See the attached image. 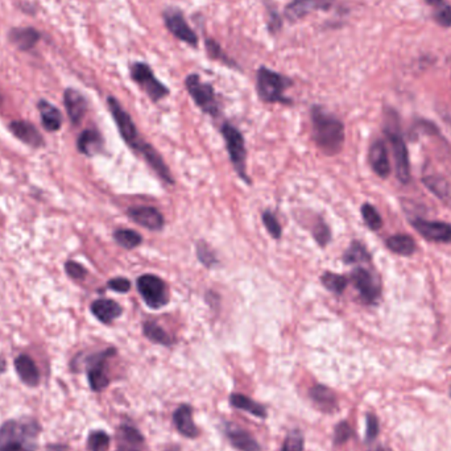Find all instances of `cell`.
Listing matches in <instances>:
<instances>
[{
  "instance_id": "6da1fadb",
  "label": "cell",
  "mask_w": 451,
  "mask_h": 451,
  "mask_svg": "<svg viewBox=\"0 0 451 451\" xmlns=\"http://www.w3.org/2000/svg\"><path fill=\"white\" fill-rule=\"evenodd\" d=\"M313 138L324 155H337L344 143V126L334 115L324 111L322 107L311 109Z\"/></svg>"
},
{
  "instance_id": "7a4b0ae2",
  "label": "cell",
  "mask_w": 451,
  "mask_h": 451,
  "mask_svg": "<svg viewBox=\"0 0 451 451\" xmlns=\"http://www.w3.org/2000/svg\"><path fill=\"white\" fill-rule=\"evenodd\" d=\"M37 434L34 421H7L0 428V451H34Z\"/></svg>"
},
{
  "instance_id": "3957f363",
  "label": "cell",
  "mask_w": 451,
  "mask_h": 451,
  "mask_svg": "<svg viewBox=\"0 0 451 451\" xmlns=\"http://www.w3.org/2000/svg\"><path fill=\"white\" fill-rule=\"evenodd\" d=\"M292 86V80L274 72L270 67L261 66L256 74V91L265 103H283L290 104L292 100L285 97V90Z\"/></svg>"
},
{
  "instance_id": "277c9868",
  "label": "cell",
  "mask_w": 451,
  "mask_h": 451,
  "mask_svg": "<svg viewBox=\"0 0 451 451\" xmlns=\"http://www.w3.org/2000/svg\"><path fill=\"white\" fill-rule=\"evenodd\" d=\"M107 104H109L110 113L113 115L115 124L119 129V133L123 138V140L132 149L138 151L142 155L148 143H145L144 140L140 138L138 129H136L132 118L129 116V113L122 107V104L116 100V98L109 97Z\"/></svg>"
},
{
  "instance_id": "5b68a950",
  "label": "cell",
  "mask_w": 451,
  "mask_h": 451,
  "mask_svg": "<svg viewBox=\"0 0 451 451\" xmlns=\"http://www.w3.org/2000/svg\"><path fill=\"white\" fill-rule=\"evenodd\" d=\"M185 86H186L188 93L193 99L194 103L204 113H208L212 118L219 116V113H221L219 103L217 100L214 87L210 83L202 81L198 74L193 73L185 78Z\"/></svg>"
},
{
  "instance_id": "8992f818",
  "label": "cell",
  "mask_w": 451,
  "mask_h": 451,
  "mask_svg": "<svg viewBox=\"0 0 451 451\" xmlns=\"http://www.w3.org/2000/svg\"><path fill=\"white\" fill-rule=\"evenodd\" d=\"M129 74L152 102H159L169 96V89L156 78L149 65L139 61L133 63L129 66Z\"/></svg>"
},
{
  "instance_id": "52a82bcc",
  "label": "cell",
  "mask_w": 451,
  "mask_h": 451,
  "mask_svg": "<svg viewBox=\"0 0 451 451\" xmlns=\"http://www.w3.org/2000/svg\"><path fill=\"white\" fill-rule=\"evenodd\" d=\"M222 135L225 138L228 156L231 159V162H232L238 176L242 178L244 182L250 184L251 179L247 176V169H245L247 152H245V144H244V138H243L242 133L232 124L225 123L222 126Z\"/></svg>"
},
{
  "instance_id": "ba28073f",
  "label": "cell",
  "mask_w": 451,
  "mask_h": 451,
  "mask_svg": "<svg viewBox=\"0 0 451 451\" xmlns=\"http://www.w3.org/2000/svg\"><path fill=\"white\" fill-rule=\"evenodd\" d=\"M138 290L151 309H162L169 301V293L164 280L156 274H143L138 278Z\"/></svg>"
},
{
  "instance_id": "9c48e42d",
  "label": "cell",
  "mask_w": 451,
  "mask_h": 451,
  "mask_svg": "<svg viewBox=\"0 0 451 451\" xmlns=\"http://www.w3.org/2000/svg\"><path fill=\"white\" fill-rule=\"evenodd\" d=\"M386 133H387L388 139H389L390 145H392L397 178L403 184H408L409 179H410V166H409L408 149H406V145L404 143L403 138H402L399 129H395L393 122L390 119V115H389V119H388Z\"/></svg>"
},
{
  "instance_id": "30bf717a",
  "label": "cell",
  "mask_w": 451,
  "mask_h": 451,
  "mask_svg": "<svg viewBox=\"0 0 451 451\" xmlns=\"http://www.w3.org/2000/svg\"><path fill=\"white\" fill-rule=\"evenodd\" d=\"M162 17H164L165 27L176 38L193 48L198 47V36L192 30V27L188 24L186 19L179 8L168 7L164 11Z\"/></svg>"
},
{
  "instance_id": "8fae6325",
  "label": "cell",
  "mask_w": 451,
  "mask_h": 451,
  "mask_svg": "<svg viewBox=\"0 0 451 451\" xmlns=\"http://www.w3.org/2000/svg\"><path fill=\"white\" fill-rule=\"evenodd\" d=\"M351 281L355 288L359 292V296L363 302L375 304L380 296V285L376 277L370 271L364 268H355L351 274Z\"/></svg>"
},
{
  "instance_id": "7c38bea8",
  "label": "cell",
  "mask_w": 451,
  "mask_h": 451,
  "mask_svg": "<svg viewBox=\"0 0 451 451\" xmlns=\"http://www.w3.org/2000/svg\"><path fill=\"white\" fill-rule=\"evenodd\" d=\"M115 353H116L115 349H109L103 353H99L90 358L87 376H89L90 387L93 390L99 392L109 386L110 380H109V376L106 372V360L115 355Z\"/></svg>"
},
{
  "instance_id": "4fadbf2b",
  "label": "cell",
  "mask_w": 451,
  "mask_h": 451,
  "mask_svg": "<svg viewBox=\"0 0 451 451\" xmlns=\"http://www.w3.org/2000/svg\"><path fill=\"white\" fill-rule=\"evenodd\" d=\"M336 0H292L285 7L284 16L290 21L296 23L314 11H329L334 6Z\"/></svg>"
},
{
  "instance_id": "5bb4252c",
  "label": "cell",
  "mask_w": 451,
  "mask_h": 451,
  "mask_svg": "<svg viewBox=\"0 0 451 451\" xmlns=\"http://www.w3.org/2000/svg\"><path fill=\"white\" fill-rule=\"evenodd\" d=\"M412 225L425 239L435 243L451 242V225L425 219H413Z\"/></svg>"
},
{
  "instance_id": "9a60e30c",
  "label": "cell",
  "mask_w": 451,
  "mask_h": 451,
  "mask_svg": "<svg viewBox=\"0 0 451 451\" xmlns=\"http://www.w3.org/2000/svg\"><path fill=\"white\" fill-rule=\"evenodd\" d=\"M129 215L135 223L143 226L144 228L151 231H160L165 223L162 212L151 206L133 208L129 210Z\"/></svg>"
},
{
  "instance_id": "2e32d148",
  "label": "cell",
  "mask_w": 451,
  "mask_h": 451,
  "mask_svg": "<svg viewBox=\"0 0 451 451\" xmlns=\"http://www.w3.org/2000/svg\"><path fill=\"white\" fill-rule=\"evenodd\" d=\"M65 107L73 124H80L87 110V102L76 89H66L64 93Z\"/></svg>"
},
{
  "instance_id": "e0dca14e",
  "label": "cell",
  "mask_w": 451,
  "mask_h": 451,
  "mask_svg": "<svg viewBox=\"0 0 451 451\" xmlns=\"http://www.w3.org/2000/svg\"><path fill=\"white\" fill-rule=\"evenodd\" d=\"M368 159L371 168L379 177L386 178L389 176L390 165L388 159L387 146L382 140H377L371 145Z\"/></svg>"
},
{
  "instance_id": "ac0fdd59",
  "label": "cell",
  "mask_w": 451,
  "mask_h": 451,
  "mask_svg": "<svg viewBox=\"0 0 451 451\" xmlns=\"http://www.w3.org/2000/svg\"><path fill=\"white\" fill-rule=\"evenodd\" d=\"M11 132L25 144L31 145L34 148H40L44 144V139L37 129L24 120H15L10 124Z\"/></svg>"
},
{
  "instance_id": "d6986e66",
  "label": "cell",
  "mask_w": 451,
  "mask_h": 451,
  "mask_svg": "<svg viewBox=\"0 0 451 451\" xmlns=\"http://www.w3.org/2000/svg\"><path fill=\"white\" fill-rule=\"evenodd\" d=\"M91 313L94 314V317L97 318L98 321L109 324L118 317H120V314L123 313V309L113 300L102 298V300H97L91 304Z\"/></svg>"
},
{
  "instance_id": "ffe728a7",
  "label": "cell",
  "mask_w": 451,
  "mask_h": 451,
  "mask_svg": "<svg viewBox=\"0 0 451 451\" xmlns=\"http://www.w3.org/2000/svg\"><path fill=\"white\" fill-rule=\"evenodd\" d=\"M173 421L175 425L178 429V432L188 438H194L199 434L198 428L195 426L193 422V416H192V408L189 405H181L178 406L177 410L173 415Z\"/></svg>"
},
{
  "instance_id": "44dd1931",
  "label": "cell",
  "mask_w": 451,
  "mask_h": 451,
  "mask_svg": "<svg viewBox=\"0 0 451 451\" xmlns=\"http://www.w3.org/2000/svg\"><path fill=\"white\" fill-rule=\"evenodd\" d=\"M15 368L20 379L31 387H36L40 383V373L37 366L34 364L32 359L27 355H20L15 360Z\"/></svg>"
},
{
  "instance_id": "7402d4cb",
  "label": "cell",
  "mask_w": 451,
  "mask_h": 451,
  "mask_svg": "<svg viewBox=\"0 0 451 451\" xmlns=\"http://www.w3.org/2000/svg\"><path fill=\"white\" fill-rule=\"evenodd\" d=\"M38 111H40V116H41V122L44 129L48 131H58L61 129L63 124V113L61 111L52 103H49L48 100L41 99L37 103Z\"/></svg>"
},
{
  "instance_id": "603a6c76",
  "label": "cell",
  "mask_w": 451,
  "mask_h": 451,
  "mask_svg": "<svg viewBox=\"0 0 451 451\" xmlns=\"http://www.w3.org/2000/svg\"><path fill=\"white\" fill-rule=\"evenodd\" d=\"M41 34L38 31H36L34 28L27 27V28H14L10 32V40L14 45H16L17 49L27 52L31 50L37 45V43L40 41Z\"/></svg>"
},
{
  "instance_id": "cb8c5ba5",
  "label": "cell",
  "mask_w": 451,
  "mask_h": 451,
  "mask_svg": "<svg viewBox=\"0 0 451 451\" xmlns=\"http://www.w3.org/2000/svg\"><path fill=\"white\" fill-rule=\"evenodd\" d=\"M226 434L228 437L231 445L241 451H260L258 441L248 432L239 428H227Z\"/></svg>"
},
{
  "instance_id": "d4e9b609",
  "label": "cell",
  "mask_w": 451,
  "mask_h": 451,
  "mask_svg": "<svg viewBox=\"0 0 451 451\" xmlns=\"http://www.w3.org/2000/svg\"><path fill=\"white\" fill-rule=\"evenodd\" d=\"M103 148V138L96 129H85L78 138V149L86 156H94Z\"/></svg>"
},
{
  "instance_id": "484cf974",
  "label": "cell",
  "mask_w": 451,
  "mask_h": 451,
  "mask_svg": "<svg viewBox=\"0 0 451 451\" xmlns=\"http://www.w3.org/2000/svg\"><path fill=\"white\" fill-rule=\"evenodd\" d=\"M310 397L324 412H331L337 408V396L330 388L317 384L310 389Z\"/></svg>"
},
{
  "instance_id": "4316f807",
  "label": "cell",
  "mask_w": 451,
  "mask_h": 451,
  "mask_svg": "<svg viewBox=\"0 0 451 451\" xmlns=\"http://www.w3.org/2000/svg\"><path fill=\"white\" fill-rule=\"evenodd\" d=\"M230 403L232 406L238 408V409H242V410H245L256 417H260V419H265L267 417V410L263 405H260L258 403H255L252 399L244 396V395H239V393H234L231 395L230 397Z\"/></svg>"
},
{
  "instance_id": "83f0119b",
  "label": "cell",
  "mask_w": 451,
  "mask_h": 451,
  "mask_svg": "<svg viewBox=\"0 0 451 451\" xmlns=\"http://www.w3.org/2000/svg\"><path fill=\"white\" fill-rule=\"evenodd\" d=\"M388 248L399 255L410 256L416 251V242L409 235H395L387 241Z\"/></svg>"
},
{
  "instance_id": "f1b7e54d",
  "label": "cell",
  "mask_w": 451,
  "mask_h": 451,
  "mask_svg": "<svg viewBox=\"0 0 451 451\" xmlns=\"http://www.w3.org/2000/svg\"><path fill=\"white\" fill-rule=\"evenodd\" d=\"M425 186L445 202H451L450 186L445 178L439 176H428L424 178Z\"/></svg>"
},
{
  "instance_id": "f546056e",
  "label": "cell",
  "mask_w": 451,
  "mask_h": 451,
  "mask_svg": "<svg viewBox=\"0 0 451 451\" xmlns=\"http://www.w3.org/2000/svg\"><path fill=\"white\" fill-rule=\"evenodd\" d=\"M143 333H144L145 337L155 342V343H159V344H162V346H172L173 344V339L172 337L162 329L160 324H157L156 322H145L143 324Z\"/></svg>"
},
{
  "instance_id": "4dcf8cb0",
  "label": "cell",
  "mask_w": 451,
  "mask_h": 451,
  "mask_svg": "<svg viewBox=\"0 0 451 451\" xmlns=\"http://www.w3.org/2000/svg\"><path fill=\"white\" fill-rule=\"evenodd\" d=\"M113 239L120 247H123L126 250H133L143 242L142 236L136 231L126 230V228L116 230L113 232Z\"/></svg>"
},
{
  "instance_id": "1f68e13d",
  "label": "cell",
  "mask_w": 451,
  "mask_h": 451,
  "mask_svg": "<svg viewBox=\"0 0 451 451\" xmlns=\"http://www.w3.org/2000/svg\"><path fill=\"white\" fill-rule=\"evenodd\" d=\"M426 3L433 7L435 21L439 25L445 28L451 27V6L449 3L445 0H426Z\"/></svg>"
},
{
  "instance_id": "d6a6232c",
  "label": "cell",
  "mask_w": 451,
  "mask_h": 451,
  "mask_svg": "<svg viewBox=\"0 0 451 451\" xmlns=\"http://www.w3.org/2000/svg\"><path fill=\"white\" fill-rule=\"evenodd\" d=\"M321 283L326 289L330 290L336 294H342L349 284V281L344 276L333 274V272H324L321 276Z\"/></svg>"
},
{
  "instance_id": "836d02e7",
  "label": "cell",
  "mask_w": 451,
  "mask_h": 451,
  "mask_svg": "<svg viewBox=\"0 0 451 451\" xmlns=\"http://www.w3.org/2000/svg\"><path fill=\"white\" fill-rule=\"evenodd\" d=\"M343 261L346 264H356V263H364L370 261V254L364 248L362 243L353 242L349 247V250L343 255Z\"/></svg>"
},
{
  "instance_id": "e575fe53",
  "label": "cell",
  "mask_w": 451,
  "mask_h": 451,
  "mask_svg": "<svg viewBox=\"0 0 451 451\" xmlns=\"http://www.w3.org/2000/svg\"><path fill=\"white\" fill-rule=\"evenodd\" d=\"M362 217H363L366 225L368 226L371 230L376 231V230L382 228V226H383L382 217L379 215V212L370 204H364L362 206Z\"/></svg>"
},
{
  "instance_id": "d590c367",
  "label": "cell",
  "mask_w": 451,
  "mask_h": 451,
  "mask_svg": "<svg viewBox=\"0 0 451 451\" xmlns=\"http://www.w3.org/2000/svg\"><path fill=\"white\" fill-rule=\"evenodd\" d=\"M87 446L90 451H107L110 448V437L104 432H94L89 437Z\"/></svg>"
},
{
  "instance_id": "8d00e7d4",
  "label": "cell",
  "mask_w": 451,
  "mask_h": 451,
  "mask_svg": "<svg viewBox=\"0 0 451 451\" xmlns=\"http://www.w3.org/2000/svg\"><path fill=\"white\" fill-rule=\"evenodd\" d=\"M281 451H304V434L300 430L289 432Z\"/></svg>"
},
{
  "instance_id": "74e56055",
  "label": "cell",
  "mask_w": 451,
  "mask_h": 451,
  "mask_svg": "<svg viewBox=\"0 0 451 451\" xmlns=\"http://www.w3.org/2000/svg\"><path fill=\"white\" fill-rule=\"evenodd\" d=\"M206 49H208V53H209V56L211 58H214V60H217V61H221V63H223V64L227 65V66L236 67V64H235L231 58H228V57L226 56L225 53H223V50L221 49L219 44H218L217 41H214V40H211V38L206 40Z\"/></svg>"
},
{
  "instance_id": "f35d334b",
  "label": "cell",
  "mask_w": 451,
  "mask_h": 451,
  "mask_svg": "<svg viewBox=\"0 0 451 451\" xmlns=\"http://www.w3.org/2000/svg\"><path fill=\"white\" fill-rule=\"evenodd\" d=\"M197 256L199 258V261L208 268H211L217 263L215 254L206 242L197 243Z\"/></svg>"
},
{
  "instance_id": "ab89813d",
  "label": "cell",
  "mask_w": 451,
  "mask_h": 451,
  "mask_svg": "<svg viewBox=\"0 0 451 451\" xmlns=\"http://www.w3.org/2000/svg\"><path fill=\"white\" fill-rule=\"evenodd\" d=\"M380 424L373 413H367L366 416V442L372 443L379 437Z\"/></svg>"
},
{
  "instance_id": "60d3db41",
  "label": "cell",
  "mask_w": 451,
  "mask_h": 451,
  "mask_svg": "<svg viewBox=\"0 0 451 451\" xmlns=\"http://www.w3.org/2000/svg\"><path fill=\"white\" fill-rule=\"evenodd\" d=\"M313 236H314V239L317 241V243H318L321 247H324L327 243L330 242V239H331V232H330L329 226L326 225L322 219H318L317 223L314 225V228H313Z\"/></svg>"
},
{
  "instance_id": "b9f144b4",
  "label": "cell",
  "mask_w": 451,
  "mask_h": 451,
  "mask_svg": "<svg viewBox=\"0 0 451 451\" xmlns=\"http://www.w3.org/2000/svg\"><path fill=\"white\" fill-rule=\"evenodd\" d=\"M353 435H354V430H353V428L349 425V422L342 421V422H339L338 425L336 426V432H334V443H336V445L346 443Z\"/></svg>"
},
{
  "instance_id": "7bdbcfd3",
  "label": "cell",
  "mask_w": 451,
  "mask_h": 451,
  "mask_svg": "<svg viewBox=\"0 0 451 451\" xmlns=\"http://www.w3.org/2000/svg\"><path fill=\"white\" fill-rule=\"evenodd\" d=\"M263 223L267 227L268 232L274 236V239L281 238V226H280L277 218L274 217L271 211H264L263 212Z\"/></svg>"
},
{
  "instance_id": "ee69618b",
  "label": "cell",
  "mask_w": 451,
  "mask_h": 451,
  "mask_svg": "<svg viewBox=\"0 0 451 451\" xmlns=\"http://www.w3.org/2000/svg\"><path fill=\"white\" fill-rule=\"evenodd\" d=\"M65 270H66V274L74 280H83L87 274L85 267H82L81 264H78L77 261H73V260H70L65 264Z\"/></svg>"
},
{
  "instance_id": "f6af8a7d",
  "label": "cell",
  "mask_w": 451,
  "mask_h": 451,
  "mask_svg": "<svg viewBox=\"0 0 451 451\" xmlns=\"http://www.w3.org/2000/svg\"><path fill=\"white\" fill-rule=\"evenodd\" d=\"M122 437L124 438L126 442L133 445H140L143 442V435L140 434L135 428L127 425L122 426Z\"/></svg>"
},
{
  "instance_id": "bcb514c9",
  "label": "cell",
  "mask_w": 451,
  "mask_h": 451,
  "mask_svg": "<svg viewBox=\"0 0 451 451\" xmlns=\"http://www.w3.org/2000/svg\"><path fill=\"white\" fill-rule=\"evenodd\" d=\"M107 287L118 293H127L131 289V281L124 277H115L109 281Z\"/></svg>"
},
{
  "instance_id": "7dc6e473",
  "label": "cell",
  "mask_w": 451,
  "mask_h": 451,
  "mask_svg": "<svg viewBox=\"0 0 451 451\" xmlns=\"http://www.w3.org/2000/svg\"><path fill=\"white\" fill-rule=\"evenodd\" d=\"M4 368H6V363H4V360L0 358V371H4Z\"/></svg>"
},
{
  "instance_id": "c3c4849f",
  "label": "cell",
  "mask_w": 451,
  "mask_h": 451,
  "mask_svg": "<svg viewBox=\"0 0 451 451\" xmlns=\"http://www.w3.org/2000/svg\"><path fill=\"white\" fill-rule=\"evenodd\" d=\"M375 451H390L389 449H387V448H384V446H377L376 449H375Z\"/></svg>"
},
{
  "instance_id": "681fc988",
  "label": "cell",
  "mask_w": 451,
  "mask_h": 451,
  "mask_svg": "<svg viewBox=\"0 0 451 451\" xmlns=\"http://www.w3.org/2000/svg\"><path fill=\"white\" fill-rule=\"evenodd\" d=\"M449 393H450V397H451V386H450V390H449Z\"/></svg>"
},
{
  "instance_id": "f907efd6",
  "label": "cell",
  "mask_w": 451,
  "mask_h": 451,
  "mask_svg": "<svg viewBox=\"0 0 451 451\" xmlns=\"http://www.w3.org/2000/svg\"><path fill=\"white\" fill-rule=\"evenodd\" d=\"M0 103H1V98H0Z\"/></svg>"
},
{
  "instance_id": "816d5d0a",
  "label": "cell",
  "mask_w": 451,
  "mask_h": 451,
  "mask_svg": "<svg viewBox=\"0 0 451 451\" xmlns=\"http://www.w3.org/2000/svg\"><path fill=\"white\" fill-rule=\"evenodd\" d=\"M129 451H138V450H129Z\"/></svg>"
}]
</instances>
